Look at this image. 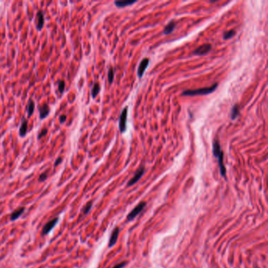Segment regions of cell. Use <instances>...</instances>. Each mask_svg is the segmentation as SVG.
Returning <instances> with one entry per match:
<instances>
[{
	"mask_svg": "<svg viewBox=\"0 0 268 268\" xmlns=\"http://www.w3.org/2000/svg\"><path fill=\"white\" fill-rule=\"evenodd\" d=\"M65 83L64 80H60V81L58 82V90H59L60 93L64 92V91H65Z\"/></svg>",
	"mask_w": 268,
	"mask_h": 268,
	"instance_id": "obj_22",
	"label": "cell"
},
{
	"mask_svg": "<svg viewBox=\"0 0 268 268\" xmlns=\"http://www.w3.org/2000/svg\"><path fill=\"white\" fill-rule=\"evenodd\" d=\"M49 113H50V108H49L48 105H43V106L40 108V119H43V118L46 117V116H48Z\"/></svg>",
	"mask_w": 268,
	"mask_h": 268,
	"instance_id": "obj_10",
	"label": "cell"
},
{
	"mask_svg": "<svg viewBox=\"0 0 268 268\" xmlns=\"http://www.w3.org/2000/svg\"><path fill=\"white\" fill-rule=\"evenodd\" d=\"M24 211H25V208H20V209L15 210L14 212L11 214V215H10V219H11V220H16L17 219H18L19 217L22 215Z\"/></svg>",
	"mask_w": 268,
	"mask_h": 268,
	"instance_id": "obj_13",
	"label": "cell"
},
{
	"mask_svg": "<svg viewBox=\"0 0 268 268\" xmlns=\"http://www.w3.org/2000/svg\"><path fill=\"white\" fill-rule=\"evenodd\" d=\"M126 265H127V263H126V262H123V263H119V264L116 265L113 268H123L124 266H125Z\"/></svg>",
	"mask_w": 268,
	"mask_h": 268,
	"instance_id": "obj_25",
	"label": "cell"
},
{
	"mask_svg": "<svg viewBox=\"0 0 268 268\" xmlns=\"http://www.w3.org/2000/svg\"><path fill=\"white\" fill-rule=\"evenodd\" d=\"M144 172H145L144 167H141L140 168H139V170L136 172V173L134 174V176H133L132 179H131V180L128 182V186H133L134 184H135L136 182H137L138 181H139V179L142 178V176H143V174H144Z\"/></svg>",
	"mask_w": 268,
	"mask_h": 268,
	"instance_id": "obj_5",
	"label": "cell"
},
{
	"mask_svg": "<svg viewBox=\"0 0 268 268\" xmlns=\"http://www.w3.org/2000/svg\"><path fill=\"white\" fill-rule=\"evenodd\" d=\"M100 91V86L98 83H95L93 86L92 91H91V94H92L93 98H95V97L98 95V94Z\"/></svg>",
	"mask_w": 268,
	"mask_h": 268,
	"instance_id": "obj_18",
	"label": "cell"
},
{
	"mask_svg": "<svg viewBox=\"0 0 268 268\" xmlns=\"http://www.w3.org/2000/svg\"><path fill=\"white\" fill-rule=\"evenodd\" d=\"M27 129H28V121L25 119H24L22 120L21 124L20 130H19V134H20L21 137H25L26 135Z\"/></svg>",
	"mask_w": 268,
	"mask_h": 268,
	"instance_id": "obj_12",
	"label": "cell"
},
{
	"mask_svg": "<svg viewBox=\"0 0 268 268\" xmlns=\"http://www.w3.org/2000/svg\"><path fill=\"white\" fill-rule=\"evenodd\" d=\"M108 79H109V82L110 83H113V79H114V71H113V68H110L109 70V73H108Z\"/></svg>",
	"mask_w": 268,
	"mask_h": 268,
	"instance_id": "obj_20",
	"label": "cell"
},
{
	"mask_svg": "<svg viewBox=\"0 0 268 268\" xmlns=\"http://www.w3.org/2000/svg\"><path fill=\"white\" fill-rule=\"evenodd\" d=\"M255 268H258V267H257V266H255Z\"/></svg>",
	"mask_w": 268,
	"mask_h": 268,
	"instance_id": "obj_28",
	"label": "cell"
},
{
	"mask_svg": "<svg viewBox=\"0 0 268 268\" xmlns=\"http://www.w3.org/2000/svg\"><path fill=\"white\" fill-rule=\"evenodd\" d=\"M35 110V102L32 100H29L28 103V106H27V113H28V116H30L32 115Z\"/></svg>",
	"mask_w": 268,
	"mask_h": 268,
	"instance_id": "obj_14",
	"label": "cell"
},
{
	"mask_svg": "<svg viewBox=\"0 0 268 268\" xmlns=\"http://www.w3.org/2000/svg\"><path fill=\"white\" fill-rule=\"evenodd\" d=\"M46 177H47V173H46V172H43V174L40 175L39 180H40V182H43V181H44L45 179H46Z\"/></svg>",
	"mask_w": 268,
	"mask_h": 268,
	"instance_id": "obj_23",
	"label": "cell"
},
{
	"mask_svg": "<svg viewBox=\"0 0 268 268\" xmlns=\"http://www.w3.org/2000/svg\"><path fill=\"white\" fill-rule=\"evenodd\" d=\"M146 204L145 201L140 202V203H139V205H138L136 206V207L134 208V209H133V210L131 211V212H130L129 214H128V216H127V219H128V220L134 219L135 218V217L137 216L138 215H139L141 212H143V210L145 209V207H146Z\"/></svg>",
	"mask_w": 268,
	"mask_h": 268,
	"instance_id": "obj_2",
	"label": "cell"
},
{
	"mask_svg": "<svg viewBox=\"0 0 268 268\" xmlns=\"http://www.w3.org/2000/svg\"><path fill=\"white\" fill-rule=\"evenodd\" d=\"M212 49V45L211 44H204L202 46H199L198 48L196 49L194 52V54L196 55H205L207 54L208 53H209Z\"/></svg>",
	"mask_w": 268,
	"mask_h": 268,
	"instance_id": "obj_4",
	"label": "cell"
},
{
	"mask_svg": "<svg viewBox=\"0 0 268 268\" xmlns=\"http://www.w3.org/2000/svg\"><path fill=\"white\" fill-rule=\"evenodd\" d=\"M239 113H240V111H239L238 106H237V105H234V106L232 108L231 112H230V117H231V119L232 120L236 119V118L238 116Z\"/></svg>",
	"mask_w": 268,
	"mask_h": 268,
	"instance_id": "obj_16",
	"label": "cell"
},
{
	"mask_svg": "<svg viewBox=\"0 0 268 268\" xmlns=\"http://www.w3.org/2000/svg\"><path fill=\"white\" fill-rule=\"evenodd\" d=\"M217 87H218V83H215L210 87L200 88V89L197 90H189V91H183L182 93V95H183V96H195V95H201V94H209L215 91Z\"/></svg>",
	"mask_w": 268,
	"mask_h": 268,
	"instance_id": "obj_1",
	"label": "cell"
},
{
	"mask_svg": "<svg viewBox=\"0 0 268 268\" xmlns=\"http://www.w3.org/2000/svg\"><path fill=\"white\" fill-rule=\"evenodd\" d=\"M236 34V31H234V30H230V31H227L225 34L223 35V39L224 40H228V39L232 38V37L233 36V35Z\"/></svg>",
	"mask_w": 268,
	"mask_h": 268,
	"instance_id": "obj_19",
	"label": "cell"
},
{
	"mask_svg": "<svg viewBox=\"0 0 268 268\" xmlns=\"http://www.w3.org/2000/svg\"><path fill=\"white\" fill-rule=\"evenodd\" d=\"M60 122H61V124H63V123L65 122V120H66V116L65 115H61V116H60Z\"/></svg>",
	"mask_w": 268,
	"mask_h": 268,
	"instance_id": "obj_26",
	"label": "cell"
},
{
	"mask_svg": "<svg viewBox=\"0 0 268 268\" xmlns=\"http://www.w3.org/2000/svg\"><path fill=\"white\" fill-rule=\"evenodd\" d=\"M91 207H92V202H91V201L88 202V203L86 205H85V207L83 208V214H84V215L87 214L88 212H90V210H91Z\"/></svg>",
	"mask_w": 268,
	"mask_h": 268,
	"instance_id": "obj_21",
	"label": "cell"
},
{
	"mask_svg": "<svg viewBox=\"0 0 268 268\" xmlns=\"http://www.w3.org/2000/svg\"><path fill=\"white\" fill-rule=\"evenodd\" d=\"M176 28V23L174 21H171L170 23L167 24V26L165 27L164 30V35H167V34L172 33L173 30Z\"/></svg>",
	"mask_w": 268,
	"mask_h": 268,
	"instance_id": "obj_15",
	"label": "cell"
},
{
	"mask_svg": "<svg viewBox=\"0 0 268 268\" xmlns=\"http://www.w3.org/2000/svg\"><path fill=\"white\" fill-rule=\"evenodd\" d=\"M213 154L216 158H218L219 157V155L223 153V151L221 150V147H220V144L219 140H215L213 142Z\"/></svg>",
	"mask_w": 268,
	"mask_h": 268,
	"instance_id": "obj_9",
	"label": "cell"
},
{
	"mask_svg": "<svg viewBox=\"0 0 268 268\" xmlns=\"http://www.w3.org/2000/svg\"><path fill=\"white\" fill-rule=\"evenodd\" d=\"M44 25V17H43V13L42 11H39L37 13V28L38 30H41Z\"/></svg>",
	"mask_w": 268,
	"mask_h": 268,
	"instance_id": "obj_11",
	"label": "cell"
},
{
	"mask_svg": "<svg viewBox=\"0 0 268 268\" xmlns=\"http://www.w3.org/2000/svg\"><path fill=\"white\" fill-rule=\"evenodd\" d=\"M127 116H128V108L126 107L121 112V116L120 117L119 128L121 132H124L127 128Z\"/></svg>",
	"mask_w": 268,
	"mask_h": 268,
	"instance_id": "obj_3",
	"label": "cell"
},
{
	"mask_svg": "<svg viewBox=\"0 0 268 268\" xmlns=\"http://www.w3.org/2000/svg\"><path fill=\"white\" fill-rule=\"evenodd\" d=\"M119 233H120L119 227H116V228L113 230V233H112V234H111V237H110V239H109V248L113 247V245L116 244V242H117V238H118V236H119Z\"/></svg>",
	"mask_w": 268,
	"mask_h": 268,
	"instance_id": "obj_7",
	"label": "cell"
},
{
	"mask_svg": "<svg viewBox=\"0 0 268 268\" xmlns=\"http://www.w3.org/2000/svg\"><path fill=\"white\" fill-rule=\"evenodd\" d=\"M58 221V218H54L52 220H50V221H49V222L44 226V227H43V233H43V234H47L48 233H50V232L51 231L52 229L55 227V225L57 224Z\"/></svg>",
	"mask_w": 268,
	"mask_h": 268,
	"instance_id": "obj_6",
	"label": "cell"
},
{
	"mask_svg": "<svg viewBox=\"0 0 268 268\" xmlns=\"http://www.w3.org/2000/svg\"><path fill=\"white\" fill-rule=\"evenodd\" d=\"M149 59L148 58H144L143 61H141L140 65H139V69H138V76L139 77H142V76L144 73L145 70L147 68L148 65H149Z\"/></svg>",
	"mask_w": 268,
	"mask_h": 268,
	"instance_id": "obj_8",
	"label": "cell"
},
{
	"mask_svg": "<svg viewBox=\"0 0 268 268\" xmlns=\"http://www.w3.org/2000/svg\"><path fill=\"white\" fill-rule=\"evenodd\" d=\"M46 133H47V129H43L41 131V132L40 133V134L38 135V139H40L42 137H43V136H45L46 134Z\"/></svg>",
	"mask_w": 268,
	"mask_h": 268,
	"instance_id": "obj_24",
	"label": "cell"
},
{
	"mask_svg": "<svg viewBox=\"0 0 268 268\" xmlns=\"http://www.w3.org/2000/svg\"><path fill=\"white\" fill-rule=\"evenodd\" d=\"M61 161H62V158H61V157H58V159L56 160V161H55L54 166H57V165H58V164H59L61 162Z\"/></svg>",
	"mask_w": 268,
	"mask_h": 268,
	"instance_id": "obj_27",
	"label": "cell"
},
{
	"mask_svg": "<svg viewBox=\"0 0 268 268\" xmlns=\"http://www.w3.org/2000/svg\"><path fill=\"white\" fill-rule=\"evenodd\" d=\"M136 1H118V2H115V5L117 7H125L127 6L132 5V4L135 3Z\"/></svg>",
	"mask_w": 268,
	"mask_h": 268,
	"instance_id": "obj_17",
	"label": "cell"
}]
</instances>
